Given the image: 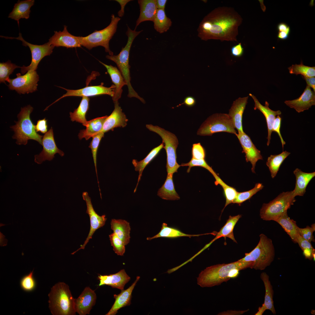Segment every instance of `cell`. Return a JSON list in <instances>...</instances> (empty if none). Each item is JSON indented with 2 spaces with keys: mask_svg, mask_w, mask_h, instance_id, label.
Listing matches in <instances>:
<instances>
[{
  "mask_svg": "<svg viewBox=\"0 0 315 315\" xmlns=\"http://www.w3.org/2000/svg\"><path fill=\"white\" fill-rule=\"evenodd\" d=\"M253 263L251 261L238 260L230 263L217 264L207 267L199 274L197 278V284L202 287L220 285L231 278L237 277L239 271L251 268Z\"/></svg>",
  "mask_w": 315,
  "mask_h": 315,
  "instance_id": "obj_2",
  "label": "cell"
},
{
  "mask_svg": "<svg viewBox=\"0 0 315 315\" xmlns=\"http://www.w3.org/2000/svg\"><path fill=\"white\" fill-rule=\"evenodd\" d=\"M232 121L228 114L216 113L208 117L202 124L197 132L200 136H211L220 132L237 134Z\"/></svg>",
  "mask_w": 315,
  "mask_h": 315,
  "instance_id": "obj_10",
  "label": "cell"
},
{
  "mask_svg": "<svg viewBox=\"0 0 315 315\" xmlns=\"http://www.w3.org/2000/svg\"><path fill=\"white\" fill-rule=\"evenodd\" d=\"M48 42L54 47L62 46L73 48L81 46L78 36L70 33L65 25H64L63 31H54V34L50 38Z\"/></svg>",
  "mask_w": 315,
  "mask_h": 315,
  "instance_id": "obj_18",
  "label": "cell"
},
{
  "mask_svg": "<svg viewBox=\"0 0 315 315\" xmlns=\"http://www.w3.org/2000/svg\"><path fill=\"white\" fill-rule=\"evenodd\" d=\"M315 224H313L311 227L307 226L304 228H299L300 235L310 243L312 242H314L315 239L313 234L315 231Z\"/></svg>",
  "mask_w": 315,
  "mask_h": 315,
  "instance_id": "obj_49",
  "label": "cell"
},
{
  "mask_svg": "<svg viewBox=\"0 0 315 315\" xmlns=\"http://www.w3.org/2000/svg\"><path fill=\"white\" fill-rule=\"evenodd\" d=\"M164 144L162 142L159 146L153 148L142 160L140 161L135 159L132 160V163L134 167L135 170L138 171L139 173L137 183L134 190V192L136 190L143 172L145 167L157 155L162 149L164 148Z\"/></svg>",
  "mask_w": 315,
  "mask_h": 315,
  "instance_id": "obj_34",
  "label": "cell"
},
{
  "mask_svg": "<svg viewBox=\"0 0 315 315\" xmlns=\"http://www.w3.org/2000/svg\"><path fill=\"white\" fill-rule=\"evenodd\" d=\"M180 166H188L187 173L190 172L191 168L193 167L199 166L203 167L209 171L211 174L214 172V170L207 163L205 159H196L192 158L188 163L182 164Z\"/></svg>",
  "mask_w": 315,
  "mask_h": 315,
  "instance_id": "obj_48",
  "label": "cell"
},
{
  "mask_svg": "<svg viewBox=\"0 0 315 315\" xmlns=\"http://www.w3.org/2000/svg\"><path fill=\"white\" fill-rule=\"evenodd\" d=\"M82 197L86 203L87 207L86 213L88 214L90 217V229L88 235L84 244L78 250L71 253V254L72 255L80 249H84L89 240L92 239L95 232L97 229L104 225L107 219L105 215L100 216L96 212L93 207L91 199L87 192H84L83 193Z\"/></svg>",
  "mask_w": 315,
  "mask_h": 315,
  "instance_id": "obj_15",
  "label": "cell"
},
{
  "mask_svg": "<svg viewBox=\"0 0 315 315\" xmlns=\"http://www.w3.org/2000/svg\"><path fill=\"white\" fill-rule=\"evenodd\" d=\"M243 19L233 8L226 6L217 8L206 15L197 29L202 40H219L238 42V27Z\"/></svg>",
  "mask_w": 315,
  "mask_h": 315,
  "instance_id": "obj_1",
  "label": "cell"
},
{
  "mask_svg": "<svg viewBox=\"0 0 315 315\" xmlns=\"http://www.w3.org/2000/svg\"><path fill=\"white\" fill-rule=\"evenodd\" d=\"M49 307L53 315H74L76 314L75 299L68 285L59 282L51 288L48 295Z\"/></svg>",
  "mask_w": 315,
  "mask_h": 315,
  "instance_id": "obj_3",
  "label": "cell"
},
{
  "mask_svg": "<svg viewBox=\"0 0 315 315\" xmlns=\"http://www.w3.org/2000/svg\"><path fill=\"white\" fill-rule=\"evenodd\" d=\"M154 28L160 33L166 32L172 25L170 19L167 17L164 10L158 9L153 20Z\"/></svg>",
  "mask_w": 315,
  "mask_h": 315,
  "instance_id": "obj_39",
  "label": "cell"
},
{
  "mask_svg": "<svg viewBox=\"0 0 315 315\" xmlns=\"http://www.w3.org/2000/svg\"><path fill=\"white\" fill-rule=\"evenodd\" d=\"M293 190L283 192L267 203H264L260 210V216L266 221L275 220L287 211L296 200Z\"/></svg>",
  "mask_w": 315,
  "mask_h": 315,
  "instance_id": "obj_8",
  "label": "cell"
},
{
  "mask_svg": "<svg viewBox=\"0 0 315 315\" xmlns=\"http://www.w3.org/2000/svg\"><path fill=\"white\" fill-rule=\"evenodd\" d=\"M284 103L298 113L308 110L315 105V92L307 85L304 92L298 98L291 100H286Z\"/></svg>",
  "mask_w": 315,
  "mask_h": 315,
  "instance_id": "obj_19",
  "label": "cell"
},
{
  "mask_svg": "<svg viewBox=\"0 0 315 315\" xmlns=\"http://www.w3.org/2000/svg\"><path fill=\"white\" fill-rule=\"evenodd\" d=\"M33 109V108L29 105L21 108L17 116L18 121H15V124L10 127L15 133L12 138L17 140L16 143L18 145H25L29 139L35 140L42 145L43 136L37 133L35 125L30 118V114Z\"/></svg>",
  "mask_w": 315,
  "mask_h": 315,
  "instance_id": "obj_5",
  "label": "cell"
},
{
  "mask_svg": "<svg viewBox=\"0 0 315 315\" xmlns=\"http://www.w3.org/2000/svg\"><path fill=\"white\" fill-rule=\"evenodd\" d=\"M279 32H283L288 34L290 33V27L286 23L281 22L278 24L277 27Z\"/></svg>",
  "mask_w": 315,
  "mask_h": 315,
  "instance_id": "obj_56",
  "label": "cell"
},
{
  "mask_svg": "<svg viewBox=\"0 0 315 315\" xmlns=\"http://www.w3.org/2000/svg\"><path fill=\"white\" fill-rule=\"evenodd\" d=\"M290 154L289 152L285 151L279 154L271 155L268 158L266 164L272 178L276 176L281 165Z\"/></svg>",
  "mask_w": 315,
  "mask_h": 315,
  "instance_id": "obj_37",
  "label": "cell"
},
{
  "mask_svg": "<svg viewBox=\"0 0 315 315\" xmlns=\"http://www.w3.org/2000/svg\"><path fill=\"white\" fill-rule=\"evenodd\" d=\"M140 278V276H137L135 281L129 288L125 290H122L118 295H114L115 302L106 315H115L120 309L130 304L132 291Z\"/></svg>",
  "mask_w": 315,
  "mask_h": 315,
  "instance_id": "obj_25",
  "label": "cell"
},
{
  "mask_svg": "<svg viewBox=\"0 0 315 315\" xmlns=\"http://www.w3.org/2000/svg\"><path fill=\"white\" fill-rule=\"evenodd\" d=\"M196 103V99L194 97L192 96H188L184 99L182 103L179 104L177 107L184 104L188 107H192L195 105Z\"/></svg>",
  "mask_w": 315,
  "mask_h": 315,
  "instance_id": "obj_54",
  "label": "cell"
},
{
  "mask_svg": "<svg viewBox=\"0 0 315 315\" xmlns=\"http://www.w3.org/2000/svg\"><path fill=\"white\" fill-rule=\"evenodd\" d=\"M96 299L94 291L89 286L86 287L79 296L75 299L76 312L79 315L89 314L95 304Z\"/></svg>",
  "mask_w": 315,
  "mask_h": 315,
  "instance_id": "obj_17",
  "label": "cell"
},
{
  "mask_svg": "<svg viewBox=\"0 0 315 315\" xmlns=\"http://www.w3.org/2000/svg\"><path fill=\"white\" fill-rule=\"evenodd\" d=\"M42 143L43 150L39 154L34 156V161L37 164H41L46 160H52L56 153H58L61 156L64 155V153L59 149L56 145L52 127L43 136Z\"/></svg>",
  "mask_w": 315,
  "mask_h": 315,
  "instance_id": "obj_14",
  "label": "cell"
},
{
  "mask_svg": "<svg viewBox=\"0 0 315 315\" xmlns=\"http://www.w3.org/2000/svg\"><path fill=\"white\" fill-rule=\"evenodd\" d=\"M264 187L262 184L260 183L256 184L252 189L245 192H237L236 198L233 203L241 204L250 199L254 195L261 190Z\"/></svg>",
  "mask_w": 315,
  "mask_h": 315,
  "instance_id": "obj_42",
  "label": "cell"
},
{
  "mask_svg": "<svg viewBox=\"0 0 315 315\" xmlns=\"http://www.w3.org/2000/svg\"><path fill=\"white\" fill-rule=\"evenodd\" d=\"M192 158L196 159H204L205 150L200 143L193 144L192 149Z\"/></svg>",
  "mask_w": 315,
  "mask_h": 315,
  "instance_id": "obj_50",
  "label": "cell"
},
{
  "mask_svg": "<svg viewBox=\"0 0 315 315\" xmlns=\"http://www.w3.org/2000/svg\"><path fill=\"white\" fill-rule=\"evenodd\" d=\"M16 75V78H9L6 81L9 83L8 86L10 90H15L20 94H28L37 90L39 76L36 71H29L23 75L20 73Z\"/></svg>",
  "mask_w": 315,
  "mask_h": 315,
  "instance_id": "obj_12",
  "label": "cell"
},
{
  "mask_svg": "<svg viewBox=\"0 0 315 315\" xmlns=\"http://www.w3.org/2000/svg\"><path fill=\"white\" fill-rule=\"evenodd\" d=\"M297 243H298L303 251V254L306 258L311 260L315 256V250L313 247L311 243L305 240L299 235L298 238Z\"/></svg>",
  "mask_w": 315,
  "mask_h": 315,
  "instance_id": "obj_45",
  "label": "cell"
},
{
  "mask_svg": "<svg viewBox=\"0 0 315 315\" xmlns=\"http://www.w3.org/2000/svg\"><path fill=\"white\" fill-rule=\"evenodd\" d=\"M296 177L295 188L293 190L295 197L303 196L306 192V187L310 181L315 176V172L306 173L298 168L293 171Z\"/></svg>",
  "mask_w": 315,
  "mask_h": 315,
  "instance_id": "obj_28",
  "label": "cell"
},
{
  "mask_svg": "<svg viewBox=\"0 0 315 315\" xmlns=\"http://www.w3.org/2000/svg\"><path fill=\"white\" fill-rule=\"evenodd\" d=\"M114 109L105 120L100 132L105 133L117 127L126 126L128 120L119 106L118 101L114 102Z\"/></svg>",
  "mask_w": 315,
  "mask_h": 315,
  "instance_id": "obj_20",
  "label": "cell"
},
{
  "mask_svg": "<svg viewBox=\"0 0 315 315\" xmlns=\"http://www.w3.org/2000/svg\"><path fill=\"white\" fill-rule=\"evenodd\" d=\"M1 37L6 39H15L21 41L23 46H28L31 51L32 61L31 64L27 66L23 65L20 67L21 72L24 74L29 70L36 71L38 65L41 60L45 56L50 55L52 52L54 47L49 43H45L42 45H37L31 44L25 41L22 38L20 33H19L18 37H12L1 36Z\"/></svg>",
  "mask_w": 315,
  "mask_h": 315,
  "instance_id": "obj_11",
  "label": "cell"
},
{
  "mask_svg": "<svg viewBox=\"0 0 315 315\" xmlns=\"http://www.w3.org/2000/svg\"><path fill=\"white\" fill-rule=\"evenodd\" d=\"M89 100L90 99L88 97H82L78 107L73 112H70L69 113L71 121L79 123L86 126L88 122L86 115L89 108Z\"/></svg>",
  "mask_w": 315,
  "mask_h": 315,
  "instance_id": "obj_36",
  "label": "cell"
},
{
  "mask_svg": "<svg viewBox=\"0 0 315 315\" xmlns=\"http://www.w3.org/2000/svg\"><path fill=\"white\" fill-rule=\"evenodd\" d=\"M248 99V96L238 98L233 102L229 111L228 115L231 118L238 133L244 132L242 125V118Z\"/></svg>",
  "mask_w": 315,
  "mask_h": 315,
  "instance_id": "obj_23",
  "label": "cell"
},
{
  "mask_svg": "<svg viewBox=\"0 0 315 315\" xmlns=\"http://www.w3.org/2000/svg\"><path fill=\"white\" fill-rule=\"evenodd\" d=\"M142 30L136 31V29L132 30L127 26V30L126 34L128 37L127 43L124 48H122L119 53L117 55H107L106 57L115 62L118 66L128 88V97L130 98H136L144 103H145L144 99L140 97L134 90L131 84V77L130 69V66L129 64V56L130 49L132 43L136 37Z\"/></svg>",
  "mask_w": 315,
  "mask_h": 315,
  "instance_id": "obj_4",
  "label": "cell"
},
{
  "mask_svg": "<svg viewBox=\"0 0 315 315\" xmlns=\"http://www.w3.org/2000/svg\"><path fill=\"white\" fill-rule=\"evenodd\" d=\"M259 241L256 247L245 256L238 260L241 261H251V268L262 270L270 265L274 260L275 250L272 240L263 234L260 236Z\"/></svg>",
  "mask_w": 315,
  "mask_h": 315,
  "instance_id": "obj_6",
  "label": "cell"
},
{
  "mask_svg": "<svg viewBox=\"0 0 315 315\" xmlns=\"http://www.w3.org/2000/svg\"><path fill=\"white\" fill-rule=\"evenodd\" d=\"M34 0H18L15 4L8 18L17 21L19 26V20L20 19H27L29 17L30 9L34 5Z\"/></svg>",
  "mask_w": 315,
  "mask_h": 315,
  "instance_id": "obj_29",
  "label": "cell"
},
{
  "mask_svg": "<svg viewBox=\"0 0 315 315\" xmlns=\"http://www.w3.org/2000/svg\"><path fill=\"white\" fill-rule=\"evenodd\" d=\"M99 62L106 69L112 82L115 86L114 94L112 97V99L113 102L118 101L121 96L123 92L122 87L125 85H127V84L120 71L117 67Z\"/></svg>",
  "mask_w": 315,
  "mask_h": 315,
  "instance_id": "obj_27",
  "label": "cell"
},
{
  "mask_svg": "<svg viewBox=\"0 0 315 315\" xmlns=\"http://www.w3.org/2000/svg\"><path fill=\"white\" fill-rule=\"evenodd\" d=\"M47 120L46 118L41 120H39L37 121V124L35 126V130L36 132H40L44 134L47 132L48 125Z\"/></svg>",
  "mask_w": 315,
  "mask_h": 315,
  "instance_id": "obj_52",
  "label": "cell"
},
{
  "mask_svg": "<svg viewBox=\"0 0 315 315\" xmlns=\"http://www.w3.org/2000/svg\"><path fill=\"white\" fill-rule=\"evenodd\" d=\"M281 121V117L279 116H277L275 119L273 125L272 131L276 132L278 134L280 139L282 148H283L284 145L286 144V142L283 140L280 132Z\"/></svg>",
  "mask_w": 315,
  "mask_h": 315,
  "instance_id": "obj_51",
  "label": "cell"
},
{
  "mask_svg": "<svg viewBox=\"0 0 315 315\" xmlns=\"http://www.w3.org/2000/svg\"><path fill=\"white\" fill-rule=\"evenodd\" d=\"M111 228L114 233L126 245L129 244L130 239L131 227L129 223L122 219H112Z\"/></svg>",
  "mask_w": 315,
  "mask_h": 315,
  "instance_id": "obj_31",
  "label": "cell"
},
{
  "mask_svg": "<svg viewBox=\"0 0 315 315\" xmlns=\"http://www.w3.org/2000/svg\"><path fill=\"white\" fill-rule=\"evenodd\" d=\"M146 127L150 131L158 134L162 139L167 154L166 168L167 174H173L177 172L180 165L178 163L176 160V150L178 142L176 136L158 126L147 124Z\"/></svg>",
  "mask_w": 315,
  "mask_h": 315,
  "instance_id": "obj_9",
  "label": "cell"
},
{
  "mask_svg": "<svg viewBox=\"0 0 315 315\" xmlns=\"http://www.w3.org/2000/svg\"><path fill=\"white\" fill-rule=\"evenodd\" d=\"M173 174H167L164 184L159 189L158 195L162 199L171 200H178L180 197L175 190Z\"/></svg>",
  "mask_w": 315,
  "mask_h": 315,
  "instance_id": "obj_33",
  "label": "cell"
},
{
  "mask_svg": "<svg viewBox=\"0 0 315 315\" xmlns=\"http://www.w3.org/2000/svg\"><path fill=\"white\" fill-rule=\"evenodd\" d=\"M20 67L12 63L10 60L6 62L0 63V82L6 84L5 81L9 78V76L12 74L16 68Z\"/></svg>",
  "mask_w": 315,
  "mask_h": 315,
  "instance_id": "obj_43",
  "label": "cell"
},
{
  "mask_svg": "<svg viewBox=\"0 0 315 315\" xmlns=\"http://www.w3.org/2000/svg\"><path fill=\"white\" fill-rule=\"evenodd\" d=\"M202 235H203L187 234L176 228L168 226L166 223H163L162 224L161 230L158 234L153 237H148L146 239L147 240H150L159 237L175 238L181 237H188L190 238L192 237L198 236Z\"/></svg>",
  "mask_w": 315,
  "mask_h": 315,
  "instance_id": "obj_38",
  "label": "cell"
},
{
  "mask_svg": "<svg viewBox=\"0 0 315 315\" xmlns=\"http://www.w3.org/2000/svg\"><path fill=\"white\" fill-rule=\"evenodd\" d=\"M260 277L264 283L265 287V299L262 306L259 307L258 311L255 315H262L266 310H269L274 314H276V312L273 300L274 291L269 280V276L266 272H263L261 274Z\"/></svg>",
  "mask_w": 315,
  "mask_h": 315,
  "instance_id": "obj_24",
  "label": "cell"
},
{
  "mask_svg": "<svg viewBox=\"0 0 315 315\" xmlns=\"http://www.w3.org/2000/svg\"><path fill=\"white\" fill-rule=\"evenodd\" d=\"M104 133L100 132L93 136L92 140L90 142L89 147L91 148L92 156L93 158L97 178V182L98 184L99 189H100L99 185V181L97 176V156L98 148L102 138L104 137Z\"/></svg>",
  "mask_w": 315,
  "mask_h": 315,
  "instance_id": "obj_44",
  "label": "cell"
},
{
  "mask_svg": "<svg viewBox=\"0 0 315 315\" xmlns=\"http://www.w3.org/2000/svg\"><path fill=\"white\" fill-rule=\"evenodd\" d=\"M282 227L289 236L294 242L296 243L298 238L300 235L299 227L296 222L290 219L286 211L281 215L275 220Z\"/></svg>",
  "mask_w": 315,
  "mask_h": 315,
  "instance_id": "obj_32",
  "label": "cell"
},
{
  "mask_svg": "<svg viewBox=\"0 0 315 315\" xmlns=\"http://www.w3.org/2000/svg\"><path fill=\"white\" fill-rule=\"evenodd\" d=\"M107 116L98 117L88 121L86 129L80 130L78 134L79 139L81 140L84 138L87 140L100 132Z\"/></svg>",
  "mask_w": 315,
  "mask_h": 315,
  "instance_id": "obj_30",
  "label": "cell"
},
{
  "mask_svg": "<svg viewBox=\"0 0 315 315\" xmlns=\"http://www.w3.org/2000/svg\"><path fill=\"white\" fill-rule=\"evenodd\" d=\"M231 55L235 57H240L243 55L244 49L241 43L232 46L231 49Z\"/></svg>",
  "mask_w": 315,
  "mask_h": 315,
  "instance_id": "obj_53",
  "label": "cell"
},
{
  "mask_svg": "<svg viewBox=\"0 0 315 315\" xmlns=\"http://www.w3.org/2000/svg\"><path fill=\"white\" fill-rule=\"evenodd\" d=\"M302 78L306 81L307 85L312 88L313 91L315 92V77H307L302 76Z\"/></svg>",
  "mask_w": 315,
  "mask_h": 315,
  "instance_id": "obj_57",
  "label": "cell"
},
{
  "mask_svg": "<svg viewBox=\"0 0 315 315\" xmlns=\"http://www.w3.org/2000/svg\"><path fill=\"white\" fill-rule=\"evenodd\" d=\"M249 95L253 99L255 103L254 109H258L260 110L264 115L265 118L267 127L268 135L267 137V145H269L271 139V135L272 131V127L276 116L281 115V111L278 110L274 111L269 107V104L267 101H265V106L262 105L258 101L256 97L251 94H249Z\"/></svg>",
  "mask_w": 315,
  "mask_h": 315,
  "instance_id": "obj_21",
  "label": "cell"
},
{
  "mask_svg": "<svg viewBox=\"0 0 315 315\" xmlns=\"http://www.w3.org/2000/svg\"><path fill=\"white\" fill-rule=\"evenodd\" d=\"M119 3L121 6V9L118 12V15L120 17H122L123 16L124 12V7L125 5L129 2L131 1L130 0H115Z\"/></svg>",
  "mask_w": 315,
  "mask_h": 315,
  "instance_id": "obj_58",
  "label": "cell"
},
{
  "mask_svg": "<svg viewBox=\"0 0 315 315\" xmlns=\"http://www.w3.org/2000/svg\"><path fill=\"white\" fill-rule=\"evenodd\" d=\"M288 69L291 74H301L303 76L307 77L315 76V67L304 65L302 62L300 64H293Z\"/></svg>",
  "mask_w": 315,
  "mask_h": 315,
  "instance_id": "obj_41",
  "label": "cell"
},
{
  "mask_svg": "<svg viewBox=\"0 0 315 315\" xmlns=\"http://www.w3.org/2000/svg\"><path fill=\"white\" fill-rule=\"evenodd\" d=\"M212 174L215 179V184L220 185L224 190L226 198V202L224 207L223 210V211L225 208L228 204L231 203H233L236 197L238 192L235 188L226 184L215 172Z\"/></svg>",
  "mask_w": 315,
  "mask_h": 315,
  "instance_id": "obj_40",
  "label": "cell"
},
{
  "mask_svg": "<svg viewBox=\"0 0 315 315\" xmlns=\"http://www.w3.org/2000/svg\"><path fill=\"white\" fill-rule=\"evenodd\" d=\"M241 217L242 216L240 215L235 216H230L225 224L221 228L219 232L217 233L215 237L206 246L207 247H208L216 239L222 237H228L234 242L237 243L234 237L233 230L235 225Z\"/></svg>",
  "mask_w": 315,
  "mask_h": 315,
  "instance_id": "obj_35",
  "label": "cell"
},
{
  "mask_svg": "<svg viewBox=\"0 0 315 315\" xmlns=\"http://www.w3.org/2000/svg\"><path fill=\"white\" fill-rule=\"evenodd\" d=\"M289 35L285 32H279L277 37L279 39L281 40H286L288 38Z\"/></svg>",
  "mask_w": 315,
  "mask_h": 315,
  "instance_id": "obj_60",
  "label": "cell"
},
{
  "mask_svg": "<svg viewBox=\"0 0 315 315\" xmlns=\"http://www.w3.org/2000/svg\"><path fill=\"white\" fill-rule=\"evenodd\" d=\"M103 85L104 83H102L99 85L87 86L83 88L76 90H69L59 87L66 90V93L47 106L46 109H47L51 105L66 97L76 96L88 97L102 94H107L112 97L114 94L115 86L114 85H112L110 87H106L104 86Z\"/></svg>",
  "mask_w": 315,
  "mask_h": 315,
  "instance_id": "obj_13",
  "label": "cell"
},
{
  "mask_svg": "<svg viewBox=\"0 0 315 315\" xmlns=\"http://www.w3.org/2000/svg\"><path fill=\"white\" fill-rule=\"evenodd\" d=\"M140 13L136 23L135 29L141 22L153 21L158 11L156 0H138Z\"/></svg>",
  "mask_w": 315,
  "mask_h": 315,
  "instance_id": "obj_26",
  "label": "cell"
},
{
  "mask_svg": "<svg viewBox=\"0 0 315 315\" xmlns=\"http://www.w3.org/2000/svg\"><path fill=\"white\" fill-rule=\"evenodd\" d=\"M236 136L243 148L242 152L245 153L246 161L251 162L252 165V172L255 173L256 162L259 160H263L260 151L257 149L250 137L244 132L238 133Z\"/></svg>",
  "mask_w": 315,
  "mask_h": 315,
  "instance_id": "obj_16",
  "label": "cell"
},
{
  "mask_svg": "<svg viewBox=\"0 0 315 315\" xmlns=\"http://www.w3.org/2000/svg\"><path fill=\"white\" fill-rule=\"evenodd\" d=\"M156 1L158 9H164L167 0H156Z\"/></svg>",
  "mask_w": 315,
  "mask_h": 315,
  "instance_id": "obj_59",
  "label": "cell"
},
{
  "mask_svg": "<svg viewBox=\"0 0 315 315\" xmlns=\"http://www.w3.org/2000/svg\"><path fill=\"white\" fill-rule=\"evenodd\" d=\"M249 309L244 310H228L221 312L218 314L219 315H239L242 314L247 312Z\"/></svg>",
  "mask_w": 315,
  "mask_h": 315,
  "instance_id": "obj_55",
  "label": "cell"
},
{
  "mask_svg": "<svg viewBox=\"0 0 315 315\" xmlns=\"http://www.w3.org/2000/svg\"><path fill=\"white\" fill-rule=\"evenodd\" d=\"M33 271L34 270L28 274L24 276L20 280L21 287L25 291L31 292L36 288V283L33 276Z\"/></svg>",
  "mask_w": 315,
  "mask_h": 315,
  "instance_id": "obj_46",
  "label": "cell"
},
{
  "mask_svg": "<svg viewBox=\"0 0 315 315\" xmlns=\"http://www.w3.org/2000/svg\"><path fill=\"white\" fill-rule=\"evenodd\" d=\"M120 18L111 15V20L109 25L105 28L99 31L95 30L92 33L85 37L78 36L80 44L89 50L94 47L101 46L105 48L106 52L109 55H113V53L110 49L109 42L116 31L117 25Z\"/></svg>",
  "mask_w": 315,
  "mask_h": 315,
  "instance_id": "obj_7",
  "label": "cell"
},
{
  "mask_svg": "<svg viewBox=\"0 0 315 315\" xmlns=\"http://www.w3.org/2000/svg\"><path fill=\"white\" fill-rule=\"evenodd\" d=\"M98 279L99 281V286L107 285L122 290L124 289L125 285L130 280V277L125 270L123 269L114 274L100 275Z\"/></svg>",
  "mask_w": 315,
  "mask_h": 315,
  "instance_id": "obj_22",
  "label": "cell"
},
{
  "mask_svg": "<svg viewBox=\"0 0 315 315\" xmlns=\"http://www.w3.org/2000/svg\"><path fill=\"white\" fill-rule=\"evenodd\" d=\"M109 238L115 253L118 255L123 256L125 251L124 242L113 232L109 235Z\"/></svg>",
  "mask_w": 315,
  "mask_h": 315,
  "instance_id": "obj_47",
  "label": "cell"
}]
</instances>
